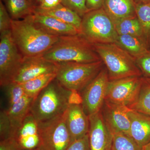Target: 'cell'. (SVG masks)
<instances>
[{"label":"cell","mask_w":150,"mask_h":150,"mask_svg":"<svg viewBox=\"0 0 150 150\" xmlns=\"http://www.w3.org/2000/svg\"><path fill=\"white\" fill-rule=\"evenodd\" d=\"M33 99L26 95L19 101L8 105L7 109L5 110L11 126L12 138L17 129L30 113Z\"/></svg>","instance_id":"19"},{"label":"cell","mask_w":150,"mask_h":150,"mask_svg":"<svg viewBox=\"0 0 150 150\" xmlns=\"http://www.w3.org/2000/svg\"><path fill=\"white\" fill-rule=\"evenodd\" d=\"M71 92L55 79L33 99L30 112L38 123L62 115L69 105Z\"/></svg>","instance_id":"3"},{"label":"cell","mask_w":150,"mask_h":150,"mask_svg":"<svg viewBox=\"0 0 150 150\" xmlns=\"http://www.w3.org/2000/svg\"><path fill=\"white\" fill-rule=\"evenodd\" d=\"M11 126L8 117L5 110H2L0 113V138L1 140L12 138Z\"/></svg>","instance_id":"29"},{"label":"cell","mask_w":150,"mask_h":150,"mask_svg":"<svg viewBox=\"0 0 150 150\" xmlns=\"http://www.w3.org/2000/svg\"><path fill=\"white\" fill-rule=\"evenodd\" d=\"M135 13L148 43L150 38V2L136 4Z\"/></svg>","instance_id":"26"},{"label":"cell","mask_w":150,"mask_h":150,"mask_svg":"<svg viewBox=\"0 0 150 150\" xmlns=\"http://www.w3.org/2000/svg\"><path fill=\"white\" fill-rule=\"evenodd\" d=\"M114 23L118 35H134L143 38L146 41L142 26L136 15L122 19Z\"/></svg>","instance_id":"23"},{"label":"cell","mask_w":150,"mask_h":150,"mask_svg":"<svg viewBox=\"0 0 150 150\" xmlns=\"http://www.w3.org/2000/svg\"><path fill=\"white\" fill-rule=\"evenodd\" d=\"M91 150H112L113 134L100 112L88 116Z\"/></svg>","instance_id":"12"},{"label":"cell","mask_w":150,"mask_h":150,"mask_svg":"<svg viewBox=\"0 0 150 150\" xmlns=\"http://www.w3.org/2000/svg\"><path fill=\"white\" fill-rule=\"evenodd\" d=\"M61 4V0H40L38 5V8L42 9H50L56 7Z\"/></svg>","instance_id":"34"},{"label":"cell","mask_w":150,"mask_h":150,"mask_svg":"<svg viewBox=\"0 0 150 150\" xmlns=\"http://www.w3.org/2000/svg\"><path fill=\"white\" fill-rule=\"evenodd\" d=\"M143 150H150V142L143 147Z\"/></svg>","instance_id":"38"},{"label":"cell","mask_w":150,"mask_h":150,"mask_svg":"<svg viewBox=\"0 0 150 150\" xmlns=\"http://www.w3.org/2000/svg\"><path fill=\"white\" fill-rule=\"evenodd\" d=\"M12 19L5 6L0 1V33L11 30Z\"/></svg>","instance_id":"31"},{"label":"cell","mask_w":150,"mask_h":150,"mask_svg":"<svg viewBox=\"0 0 150 150\" xmlns=\"http://www.w3.org/2000/svg\"><path fill=\"white\" fill-rule=\"evenodd\" d=\"M42 57L55 64L70 62L90 63L101 60L93 44L81 34L60 36Z\"/></svg>","instance_id":"2"},{"label":"cell","mask_w":150,"mask_h":150,"mask_svg":"<svg viewBox=\"0 0 150 150\" xmlns=\"http://www.w3.org/2000/svg\"><path fill=\"white\" fill-rule=\"evenodd\" d=\"M80 32L92 44L115 43L118 35L114 22L103 8L89 11L82 18Z\"/></svg>","instance_id":"6"},{"label":"cell","mask_w":150,"mask_h":150,"mask_svg":"<svg viewBox=\"0 0 150 150\" xmlns=\"http://www.w3.org/2000/svg\"><path fill=\"white\" fill-rule=\"evenodd\" d=\"M12 139L20 150H33L39 147L38 123L30 112L17 129Z\"/></svg>","instance_id":"13"},{"label":"cell","mask_w":150,"mask_h":150,"mask_svg":"<svg viewBox=\"0 0 150 150\" xmlns=\"http://www.w3.org/2000/svg\"><path fill=\"white\" fill-rule=\"evenodd\" d=\"M29 1L30 2H31L33 4V3H32V0H29Z\"/></svg>","instance_id":"41"},{"label":"cell","mask_w":150,"mask_h":150,"mask_svg":"<svg viewBox=\"0 0 150 150\" xmlns=\"http://www.w3.org/2000/svg\"><path fill=\"white\" fill-rule=\"evenodd\" d=\"M105 102L106 107L104 119L112 134L121 133L130 136L131 123L129 113L131 108L122 105Z\"/></svg>","instance_id":"15"},{"label":"cell","mask_w":150,"mask_h":150,"mask_svg":"<svg viewBox=\"0 0 150 150\" xmlns=\"http://www.w3.org/2000/svg\"><path fill=\"white\" fill-rule=\"evenodd\" d=\"M0 150H20L12 138L0 141Z\"/></svg>","instance_id":"35"},{"label":"cell","mask_w":150,"mask_h":150,"mask_svg":"<svg viewBox=\"0 0 150 150\" xmlns=\"http://www.w3.org/2000/svg\"><path fill=\"white\" fill-rule=\"evenodd\" d=\"M57 65L42 56L24 57L21 66L12 82L23 83L41 75L56 73Z\"/></svg>","instance_id":"11"},{"label":"cell","mask_w":150,"mask_h":150,"mask_svg":"<svg viewBox=\"0 0 150 150\" xmlns=\"http://www.w3.org/2000/svg\"><path fill=\"white\" fill-rule=\"evenodd\" d=\"M129 115L131 123L129 135L143 148L150 142V117L131 109Z\"/></svg>","instance_id":"17"},{"label":"cell","mask_w":150,"mask_h":150,"mask_svg":"<svg viewBox=\"0 0 150 150\" xmlns=\"http://www.w3.org/2000/svg\"><path fill=\"white\" fill-rule=\"evenodd\" d=\"M104 0H86V6L89 11L102 8Z\"/></svg>","instance_id":"36"},{"label":"cell","mask_w":150,"mask_h":150,"mask_svg":"<svg viewBox=\"0 0 150 150\" xmlns=\"http://www.w3.org/2000/svg\"><path fill=\"white\" fill-rule=\"evenodd\" d=\"M33 150H40V149L39 148H37V149H35Z\"/></svg>","instance_id":"40"},{"label":"cell","mask_w":150,"mask_h":150,"mask_svg":"<svg viewBox=\"0 0 150 150\" xmlns=\"http://www.w3.org/2000/svg\"></svg>","instance_id":"42"},{"label":"cell","mask_w":150,"mask_h":150,"mask_svg":"<svg viewBox=\"0 0 150 150\" xmlns=\"http://www.w3.org/2000/svg\"><path fill=\"white\" fill-rule=\"evenodd\" d=\"M129 108L150 117V80L143 79L139 96L137 101Z\"/></svg>","instance_id":"25"},{"label":"cell","mask_w":150,"mask_h":150,"mask_svg":"<svg viewBox=\"0 0 150 150\" xmlns=\"http://www.w3.org/2000/svg\"><path fill=\"white\" fill-rule=\"evenodd\" d=\"M31 16L35 26L49 35L60 37L81 34L80 31L75 26L53 17L36 13Z\"/></svg>","instance_id":"16"},{"label":"cell","mask_w":150,"mask_h":150,"mask_svg":"<svg viewBox=\"0 0 150 150\" xmlns=\"http://www.w3.org/2000/svg\"><path fill=\"white\" fill-rule=\"evenodd\" d=\"M102 63L101 60L90 63H57L56 80L69 90L82 91L102 69Z\"/></svg>","instance_id":"5"},{"label":"cell","mask_w":150,"mask_h":150,"mask_svg":"<svg viewBox=\"0 0 150 150\" xmlns=\"http://www.w3.org/2000/svg\"><path fill=\"white\" fill-rule=\"evenodd\" d=\"M34 13L53 17L60 21L75 26L80 31L82 18L76 12L62 4L50 9H42L35 6Z\"/></svg>","instance_id":"20"},{"label":"cell","mask_w":150,"mask_h":150,"mask_svg":"<svg viewBox=\"0 0 150 150\" xmlns=\"http://www.w3.org/2000/svg\"><path fill=\"white\" fill-rule=\"evenodd\" d=\"M4 88L6 89L8 105L19 101L27 95L21 83L12 82Z\"/></svg>","instance_id":"28"},{"label":"cell","mask_w":150,"mask_h":150,"mask_svg":"<svg viewBox=\"0 0 150 150\" xmlns=\"http://www.w3.org/2000/svg\"><path fill=\"white\" fill-rule=\"evenodd\" d=\"M136 64L139 67L142 74L146 78L150 79V51L149 50L135 59Z\"/></svg>","instance_id":"32"},{"label":"cell","mask_w":150,"mask_h":150,"mask_svg":"<svg viewBox=\"0 0 150 150\" xmlns=\"http://www.w3.org/2000/svg\"><path fill=\"white\" fill-rule=\"evenodd\" d=\"M13 20L22 19L33 14L35 6L29 0H1Z\"/></svg>","instance_id":"22"},{"label":"cell","mask_w":150,"mask_h":150,"mask_svg":"<svg viewBox=\"0 0 150 150\" xmlns=\"http://www.w3.org/2000/svg\"><path fill=\"white\" fill-rule=\"evenodd\" d=\"M24 57L12 36L11 30L0 36V85L4 87L13 80Z\"/></svg>","instance_id":"7"},{"label":"cell","mask_w":150,"mask_h":150,"mask_svg":"<svg viewBox=\"0 0 150 150\" xmlns=\"http://www.w3.org/2000/svg\"><path fill=\"white\" fill-rule=\"evenodd\" d=\"M115 43L135 59L149 51L146 41L143 38L134 35H118Z\"/></svg>","instance_id":"21"},{"label":"cell","mask_w":150,"mask_h":150,"mask_svg":"<svg viewBox=\"0 0 150 150\" xmlns=\"http://www.w3.org/2000/svg\"><path fill=\"white\" fill-rule=\"evenodd\" d=\"M56 76V73L45 74L21 84L28 96L34 98Z\"/></svg>","instance_id":"24"},{"label":"cell","mask_w":150,"mask_h":150,"mask_svg":"<svg viewBox=\"0 0 150 150\" xmlns=\"http://www.w3.org/2000/svg\"><path fill=\"white\" fill-rule=\"evenodd\" d=\"M31 15L12 21V36L24 57L43 56L59 39V37L49 35L36 27Z\"/></svg>","instance_id":"1"},{"label":"cell","mask_w":150,"mask_h":150,"mask_svg":"<svg viewBox=\"0 0 150 150\" xmlns=\"http://www.w3.org/2000/svg\"><path fill=\"white\" fill-rule=\"evenodd\" d=\"M65 121L71 142L88 134L89 120L81 104H70L65 113Z\"/></svg>","instance_id":"14"},{"label":"cell","mask_w":150,"mask_h":150,"mask_svg":"<svg viewBox=\"0 0 150 150\" xmlns=\"http://www.w3.org/2000/svg\"><path fill=\"white\" fill-rule=\"evenodd\" d=\"M135 4H144L150 2V0H134Z\"/></svg>","instance_id":"37"},{"label":"cell","mask_w":150,"mask_h":150,"mask_svg":"<svg viewBox=\"0 0 150 150\" xmlns=\"http://www.w3.org/2000/svg\"><path fill=\"white\" fill-rule=\"evenodd\" d=\"M61 4L76 12L81 18L89 11L86 6V0H61Z\"/></svg>","instance_id":"30"},{"label":"cell","mask_w":150,"mask_h":150,"mask_svg":"<svg viewBox=\"0 0 150 150\" xmlns=\"http://www.w3.org/2000/svg\"><path fill=\"white\" fill-rule=\"evenodd\" d=\"M93 44L107 68L110 81L142 75L135 59L116 43Z\"/></svg>","instance_id":"4"},{"label":"cell","mask_w":150,"mask_h":150,"mask_svg":"<svg viewBox=\"0 0 150 150\" xmlns=\"http://www.w3.org/2000/svg\"><path fill=\"white\" fill-rule=\"evenodd\" d=\"M67 150H91L88 134L81 139L73 141Z\"/></svg>","instance_id":"33"},{"label":"cell","mask_w":150,"mask_h":150,"mask_svg":"<svg viewBox=\"0 0 150 150\" xmlns=\"http://www.w3.org/2000/svg\"><path fill=\"white\" fill-rule=\"evenodd\" d=\"M112 150H143L130 136L121 133L113 134Z\"/></svg>","instance_id":"27"},{"label":"cell","mask_w":150,"mask_h":150,"mask_svg":"<svg viewBox=\"0 0 150 150\" xmlns=\"http://www.w3.org/2000/svg\"><path fill=\"white\" fill-rule=\"evenodd\" d=\"M110 80L107 70L101 69L96 78L83 91L81 105L88 116L100 112L105 101Z\"/></svg>","instance_id":"10"},{"label":"cell","mask_w":150,"mask_h":150,"mask_svg":"<svg viewBox=\"0 0 150 150\" xmlns=\"http://www.w3.org/2000/svg\"><path fill=\"white\" fill-rule=\"evenodd\" d=\"M40 0H32V3L34 5V3H34V2H36L38 3V4H39V2H40Z\"/></svg>","instance_id":"39"},{"label":"cell","mask_w":150,"mask_h":150,"mask_svg":"<svg viewBox=\"0 0 150 150\" xmlns=\"http://www.w3.org/2000/svg\"><path fill=\"white\" fill-rule=\"evenodd\" d=\"M134 0H104L103 8L113 22L136 15Z\"/></svg>","instance_id":"18"},{"label":"cell","mask_w":150,"mask_h":150,"mask_svg":"<svg viewBox=\"0 0 150 150\" xmlns=\"http://www.w3.org/2000/svg\"><path fill=\"white\" fill-rule=\"evenodd\" d=\"M65 113L50 121L38 123L40 150H67L69 147L72 142Z\"/></svg>","instance_id":"8"},{"label":"cell","mask_w":150,"mask_h":150,"mask_svg":"<svg viewBox=\"0 0 150 150\" xmlns=\"http://www.w3.org/2000/svg\"><path fill=\"white\" fill-rule=\"evenodd\" d=\"M141 76H131L110 81L105 101L129 107L138 99L143 83Z\"/></svg>","instance_id":"9"}]
</instances>
